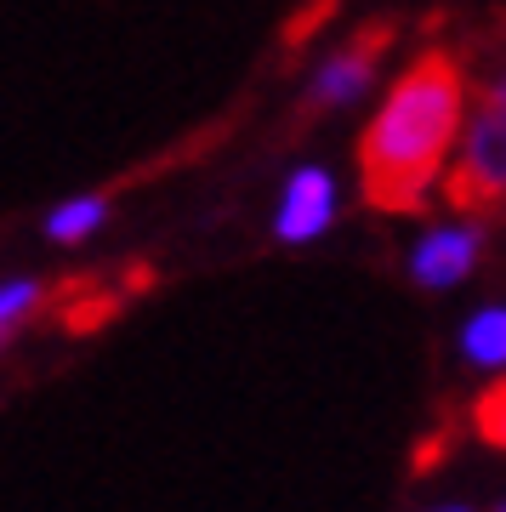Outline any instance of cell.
Returning a JSON list of instances; mask_svg holds the SVG:
<instances>
[{
  "label": "cell",
  "mask_w": 506,
  "mask_h": 512,
  "mask_svg": "<svg viewBox=\"0 0 506 512\" xmlns=\"http://www.w3.org/2000/svg\"><path fill=\"white\" fill-rule=\"evenodd\" d=\"M478 416H484V433H489V439L506 444V387H501V393H489Z\"/></svg>",
  "instance_id": "cell-9"
},
{
  "label": "cell",
  "mask_w": 506,
  "mask_h": 512,
  "mask_svg": "<svg viewBox=\"0 0 506 512\" xmlns=\"http://www.w3.org/2000/svg\"><path fill=\"white\" fill-rule=\"evenodd\" d=\"M450 200L461 211H489L506 200V103H495V97H484V109L467 120Z\"/></svg>",
  "instance_id": "cell-2"
},
{
  "label": "cell",
  "mask_w": 506,
  "mask_h": 512,
  "mask_svg": "<svg viewBox=\"0 0 506 512\" xmlns=\"http://www.w3.org/2000/svg\"><path fill=\"white\" fill-rule=\"evenodd\" d=\"M467 114V80L444 52L416 57L381 97L376 120L359 143L364 194L387 211H410L444 171Z\"/></svg>",
  "instance_id": "cell-1"
},
{
  "label": "cell",
  "mask_w": 506,
  "mask_h": 512,
  "mask_svg": "<svg viewBox=\"0 0 506 512\" xmlns=\"http://www.w3.org/2000/svg\"><path fill=\"white\" fill-rule=\"evenodd\" d=\"M381 46H387V35H364V40H353L347 52H336L325 63V69L313 74V92H308V103L313 109H347V103H359L370 86H376V57H381Z\"/></svg>",
  "instance_id": "cell-5"
},
{
  "label": "cell",
  "mask_w": 506,
  "mask_h": 512,
  "mask_svg": "<svg viewBox=\"0 0 506 512\" xmlns=\"http://www.w3.org/2000/svg\"><path fill=\"white\" fill-rule=\"evenodd\" d=\"M433 512H472V507H433Z\"/></svg>",
  "instance_id": "cell-11"
},
{
  "label": "cell",
  "mask_w": 506,
  "mask_h": 512,
  "mask_svg": "<svg viewBox=\"0 0 506 512\" xmlns=\"http://www.w3.org/2000/svg\"><path fill=\"white\" fill-rule=\"evenodd\" d=\"M478 251H484V234L472 222H444V228H427L410 251V279L427 285V291H450L478 268Z\"/></svg>",
  "instance_id": "cell-3"
},
{
  "label": "cell",
  "mask_w": 506,
  "mask_h": 512,
  "mask_svg": "<svg viewBox=\"0 0 506 512\" xmlns=\"http://www.w3.org/2000/svg\"><path fill=\"white\" fill-rule=\"evenodd\" d=\"M489 97H495V103H506V74L495 80V86H489Z\"/></svg>",
  "instance_id": "cell-10"
},
{
  "label": "cell",
  "mask_w": 506,
  "mask_h": 512,
  "mask_svg": "<svg viewBox=\"0 0 506 512\" xmlns=\"http://www.w3.org/2000/svg\"><path fill=\"white\" fill-rule=\"evenodd\" d=\"M461 359L478 370H506V308H478L461 325Z\"/></svg>",
  "instance_id": "cell-6"
},
{
  "label": "cell",
  "mask_w": 506,
  "mask_h": 512,
  "mask_svg": "<svg viewBox=\"0 0 506 512\" xmlns=\"http://www.w3.org/2000/svg\"><path fill=\"white\" fill-rule=\"evenodd\" d=\"M103 222H109V200H103V194H74V200L52 205L46 234H52L57 245H80V239H91Z\"/></svg>",
  "instance_id": "cell-7"
},
{
  "label": "cell",
  "mask_w": 506,
  "mask_h": 512,
  "mask_svg": "<svg viewBox=\"0 0 506 512\" xmlns=\"http://www.w3.org/2000/svg\"><path fill=\"white\" fill-rule=\"evenodd\" d=\"M40 302V279H6L0 285V336L18 325V319H29Z\"/></svg>",
  "instance_id": "cell-8"
},
{
  "label": "cell",
  "mask_w": 506,
  "mask_h": 512,
  "mask_svg": "<svg viewBox=\"0 0 506 512\" xmlns=\"http://www.w3.org/2000/svg\"><path fill=\"white\" fill-rule=\"evenodd\" d=\"M330 222H336V177H330L325 165H302L285 183V194H279L273 234L285 239V245H308V239L325 234Z\"/></svg>",
  "instance_id": "cell-4"
},
{
  "label": "cell",
  "mask_w": 506,
  "mask_h": 512,
  "mask_svg": "<svg viewBox=\"0 0 506 512\" xmlns=\"http://www.w3.org/2000/svg\"><path fill=\"white\" fill-rule=\"evenodd\" d=\"M495 512H506V501H501V507H495Z\"/></svg>",
  "instance_id": "cell-12"
}]
</instances>
